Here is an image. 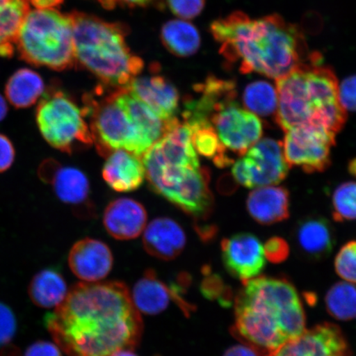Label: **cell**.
<instances>
[{
  "instance_id": "obj_1",
  "label": "cell",
  "mask_w": 356,
  "mask_h": 356,
  "mask_svg": "<svg viewBox=\"0 0 356 356\" xmlns=\"http://www.w3.org/2000/svg\"><path fill=\"white\" fill-rule=\"evenodd\" d=\"M46 326L68 356H111L139 346L144 325L121 282L79 283L46 317Z\"/></svg>"
},
{
  "instance_id": "obj_2",
  "label": "cell",
  "mask_w": 356,
  "mask_h": 356,
  "mask_svg": "<svg viewBox=\"0 0 356 356\" xmlns=\"http://www.w3.org/2000/svg\"><path fill=\"white\" fill-rule=\"evenodd\" d=\"M213 38L229 66L240 73H257L277 80L309 60L304 33L279 15L252 19L243 12L212 22Z\"/></svg>"
},
{
  "instance_id": "obj_3",
  "label": "cell",
  "mask_w": 356,
  "mask_h": 356,
  "mask_svg": "<svg viewBox=\"0 0 356 356\" xmlns=\"http://www.w3.org/2000/svg\"><path fill=\"white\" fill-rule=\"evenodd\" d=\"M235 299L236 335L268 355L305 330V315L295 287L286 280L256 277Z\"/></svg>"
},
{
  "instance_id": "obj_4",
  "label": "cell",
  "mask_w": 356,
  "mask_h": 356,
  "mask_svg": "<svg viewBox=\"0 0 356 356\" xmlns=\"http://www.w3.org/2000/svg\"><path fill=\"white\" fill-rule=\"evenodd\" d=\"M145 177L152 189L197 220L213 208L210 172L200 167L190 129L178 121L143 155Z\"/></svg>"
},
{
  "instance_id": "obj_5",
  "label": "cell",
  "mask_w": 356,
  "mask_h": 356,
  "mask_svg": "<svg viewBox=\"0 0 356 356\" xmlns=\"http://www.w3.org/2000/svg\"><path fill=\"white\" fill-rule=\"evenodd\" d=\"M275 122L286 132L305 126L321 127L337 136L345 126L346 111L339 99V84L331 67L313 52L309 60L277 80Z\"/></svg>"
},
{
  "instance_id": "obj_6",
  "label": "cell",
  "mask_w": 356,
  "mask_h": 356,
  "mask_svg": "<svg viewBox=\"0 0 356 356\" xmlns=\"http://www.w3.org/2000/svg\"><path fill=\"white\" fill-rule=\"evenodd\" d=\"M75 66L92 73L106 86L126 88L144 69L127 43L126 26L81 12L70 13Z\"/></svg>"
},
{
  "instance_id": "obj_7",
  "label": "cell",
  "mask_w": 356,
  "mask_h": 356,
  "mask_svg": "<svg viewBox=\"0 0 356 356\" xmlns=\"http://www.w3.org/2000/svg\"><path fill=\"white\" fill-rule=\"evenodd\" d=\"M22 60L62 71L75 66L72 22L56 10L29 11L15 40Z\"/></svg>"
},
{
  "instance_id": "obj_8",
  "label": "cell",
  "mask_w": 356,
  "mask_h": 356,
  "mask_svg": "<svg viewBox=\"0 0 356 356\" xmlns=\"http://www.w3.org/2000/svg\"><path fill=\"white\" fill-rule=\"evenodd\" d=\"M95 92L97 97L84 96L83 110L90 122L93 144L99 153L108 156L115 150L124 149L143 156L152 146L115 102L113 91L104 97L101 88Z\"/></svg>"
},
{
  "instance_id": "obj_9",
  "label": "cell",
  "mask_w": 356,
  "mask_h": 356,
  "mask_svg": "<svg viewBox=\"0 0 356 356\" xmlns=\"http://www.w3.org/2000/svg\"><path fill=\"white\" fill-rule=\"evenodd\" d=\"M35 122L44 140L61 152L72 154L93 144L83 108L58 89L44 93L35 111Z\"/></svg>"
},
{
  "instance_id": "obj_10",
  "label": "cell",
  "mask_w": 356,
  "mask_h": 356,
  "mask_svg": "<svg viewBox=\"0 0 356 356\" xmlns=\"http://www.w3.org/2000/svg\"><path fill=\"white\" fill-rule=\"evenodd\" d=\"M237 95L217 101L211 106L209 121L224 148L239 156L259 141L264 123L254 113L239 106Z\"/></svg>"
},
{
  "instance_id": "obj_11",
  "label": "cell",
  "mask_w": 356,
  "mask_h": 356,
  "mask_svg": "<svg viewBox=\"0 0 356 356\" xmlns=\"http://www.w3.org/2000/svg\"><path fill=\"white\" fill-rule=\"evenodd\" d=\"M289 170L282 142L265 138L233 163L232 175L238 184L255 188L280 184Z\"/></svg>"
},
{
  "instance_id": "obj_12",
  "label": "cell",
  "mask_w": 356,
  "mask_h": 356,
  "mask_svg": "<svg viewBox=\"0 0 356 356\" xmlns=\"http://www.w3.org/2000/svg\"><path fill=\"white\" fill-rule=\"evenodd\" d=\"M284 133L283 152L289 168L299 167L307 173H314L324 172L331 165L336 135L316 126L297 127Z\"/></svg>"
},
{
  "instance_id": "obj_13",
  "label": "cell",
  "mask_w": 356,
  "mask_h": 356,
  "mask_svg": "<svg viewBox=\"0 0 356 356\" xmlns=\"http://www.w3.org/2000/svg\"><path fill=\"white\" fill-rule=\"evenodd\" d=\"M221 252L227 270L243 284L257 277L266 264L264 248L251 233H238L222 239Z\"/></svg>"
},
{
  "instance_id": "obj_14",
  "label": "cell",
  "mask_w": 356,
  "mask_h": 356,
  "mask_svg": "<svg viewBox=\"0 0 356 356\" xmlns=\"http://www.w3.org/2000/svg\"><path fill=\"white\" fill-rule=\"evenodd\" d=\"M348 346L340 328L324 323L305 331L267 356H346Z\"/></svg>"
},
{
  "instance_id": "obj_15",
  "label": "cell",
  "mask_w": 356,
  "mask_h": 356,
  "mask_svg": "<svg viewBox=\"0 0 356 356\" xmlns=\"http://www.w3.org/2000/svg\"><path fill=\"white\" fill-rule=\"evenodd\" d=\"M126 88L163 121L169 122L177 118L179 92L165 77L161 75L137 76Z\"/></svg>"
},
{
  "instance_id": "obj_16",
  "label": "cell",
  "mask_w": 356,
  "mask_h": 356,
  "mask_svg": "<svg viewBox=\"0 0 356 356\" xmlns=\"http://www.w3.org/2000/svg\"><path fill=\"white\" fill-rule=\"evenodd\" d=\"M69 266L78 278L97 282L108 277L113 268V253L108 245L99 240L83 238L71 248Z\"/></svg>"
},
{
  "instance_id": "obj_17",
  "label": "cell",
  "mask_w": 356,
  "mask_h": 356,
  "mask_svg": "<svg viewBox=\"0 0 356 356\" xmlns=\"http://www.w3.org/2000/svg\"><path fill=\"white\" fill-rule=\"evenodd\" d=\"M146 222L145 209L135 200H115L104 211L106 230L115 239L130 240L139 237L145 228Z\"/></svg>"
},
{
  "instance_id": "obj_18",
  "label": "cell",
  "mask_w": 356,
  "mask_h": 356,
  "mask_svg": "<svg viewBox=\"0 0 356 356\" xmlns=\"http://www.w3.org/2000/svg\"><path fill=\"white\" fill-rule=\"evenodd\" d=\"M102 177L118 193L135 191L143 184L145 178L143 160L127 150H115L106 159L102 168Z\"/></svg>"
},
{
  "instance_id": "obj_19",
  "label": "cell",
  "mask_w": 356,
  "mask_h": 356,
  "mask_svg": "<svg viewBox=\"0 0 356 356\" xmlns=\"http://www.w3.org/2000/svg\"><path fill=\"white\" fill-rule=\"evenodd\" d=\"M184 229L169 218H158L147 226L143 236L145 251L164 261L175 259L186 246Z\"/></svg>"
},
{
  "instance_id": "obj_20",
  "label": "cell",
  "mask_w": 356,
  "mask_h": 356,
  "mask_svg": "<svg viewBox=\"0 0 356 356\" xmlns=\"http://www.w3.org/2000/svg\"><path fill=\"white\" fill-rule=\"evenodd\" d=\"M289 207V193L284 186L257 188L249 193L246 202L249 215L262 225H271L287 220Z\"/></svg>"
},
{
  "instance_id": "obj_21",
  "label": "cell",
  "mask_w": 356,
  "mask_h": 356,
  "mask_svg": "<svg viewBox=\"0 0 356 356\" xmlns=\"http://www.w3.org/2000/svg\"><path fill=\"white\" fill-rule=\"evenodd\" d=\"M113 96L115 102L126 111L151 146L165 135L169 127L175 120L163 121L143 102L134 96L127 88H115Z\"/></svg>"
},
{
  "instance_id": "obj_22",
  "label": "cell",
  "mask_w": 356,
  "mask_h": 356,
  "mask_svg": "<svg viewBox=\"0 0 356 356\" xmlns=\"http://www.w3.org/2000/svg\"><path fill=\"white\" fill-rule=\"evenodd\" d=\"M296 239L300 250L315 259L330 254L335 244L331 222L320 216L307 217L298 222Z\"/></svg>"
},
{
  "instance_id": "obj_23",
  "label": "cell",
  "mask_w": 356,
  "mask_h": 356,
  "mask_svg": "<svg viewBox=\"0 0 356 356\" xmlns=\"http://www.w3.org/2000/svg\"><path fill=\"white\" fill-rule=\"evenodd\" d=\"M131 296L134 305L140 313L157 315L168 308L172 300V291L154 270L149 269L138 280Z\"/></svg>"
},
{
  "instance_id": "obj_24",
  "label": "cell",
  "mask_w": 356,
  "mask_h": 356,
  "mask_svg": "<svg viewBox=\"0 0 356 356\" xmlns=\"http://www.w3.org/2000/svg\"><path fill=\"white\" fill-rule=\"evenodd\" d=\"M53 184L58 198L77 207L79 216L86 213V211L91 215L92 208H88L90 186L88 177L82 171L70 167L60 168Z\"/></svg>"
},
{
  "instance_id": "obj_25",
  "label": "cell",
  "mask_w": 356,
  "mask_h": 356,
  "mask_svg": "<svg viewBox=\"0 0 356 356\" xmlns=\"http://www.w3.org/2000/svg\"><path fill=\"white\" fill-rule=\"evenodd\" d=\"M68 293L63 275L59 270L47 268L39 271L29 286V295L33 304L51 309L61 304Z\"/></svg>"
},
{
  "instance_id": "obj_26",
  "label": "cell",
  "mask_w": 356,
  "mask_h": 356,
  "mask_svg": "<svg viewBox=\"0 0 356 356\" xmlns=\"http://www.w3.org/2000/svg\"><path fill=\"white\" fill-rule=\"evenodd\" d=\"M185 122L190 128L191 142L195 152L212 160L218 168L233 165L232 157L229 155L218 137L215 129L209 121Z\"/></svg>"
},
{
  "instance_id": "obj_27",
  "label": "cell",
  "mask_w": 356,
  "mask_h": 356,
  "mask_svg": "<svg viewBox=\"0 0 356 356\" xmlns=\"http://www.w3.org/2000/svg\"><path fill=\"white\" fill-rule=\"evenodd\" d=\"M44 88L43 80L37 72L29 69H21L8 79L6 95L15 108H28L41 97Z\"/></svg>"
},
{
  "instance_id": "obj_28",
  "label": "cell",
  "mask_w": 356,
  "mask_h": 356,
  "mask_svg": "<svg viewBox=\"0 0 356 356\" xmlns=\"http://www.w3.org/2000/svg\"><path fill=\"white\" fill-rule=\"evenodd\" d=\"M162 42L172 54L188 57L195 54L200 46L198 30L184 19L172 20L163 26L160 34Z\"/></svg>"
},
{
  "instance_id": "obj_29",
  "label": "cell",
  "mask_w": 356,
  "mask_h": 356,
  "mask_svg": "<svg viewBox=\"0 0 356 356\" xmlns=\"http://www.w3.org/2000/svg\"><path fill=\"white\" fill-rule=\"evenodd\" d=\"M29 11L25 0H0V56H12L17 33Z\"/></svg>"
},
{
  "instance_id": "obj_30",
  "label": "cell",
  "mask_w": 356,
  "mask_h": 356,
  "mask_svg": "<svg viewBox=\"0 0 356 356\" xmlns=\"http://www.w3.org/2000/svg\"><path fill=\"white\" fill-rule=\"evenodd\" d=\"M245 108L261 118L275 115L278 106L277 88L264 80L249 83L243 95Z\"/></svg>"
},
{
  "instance_id": "obj_31",
  "label": "cell",
  "mask_w": 356,
  "mask_h": 356,
  "mask_svg": "<svg viewBox=\"0 0 356 356\" xmlns=\"http://www.w3.org/2000/svg\"><path fill=\"white\" fill-rule=\"evenodd\" d=\"M326 306L334 318L344 321L356 318V286L347 282L334 284L327 293Z\"/></svg>"
},
{
  "instance_id": "obj_32",
  "label": "cell",
  "mask_w": 356,
  "mask_h": 356,
  "mask_svg": "<svg viewBox=\"0 0 356 356\" xmlns=\"http://www.w3.org/2000/svg\"><path fill=\"white\" fill-rule=\"evenodd\" d=\"M332 217L337 222L356 220V181L338 186L332 195Z\"/></svg>"
},
{
  "instance_id": "obj_33",
  "label": "cell",
  "mask_w": 356,
  "mask_h": 356,
  "mask_svg": "<svg viewBox=\"0 0 356 356\" xmlns=\"http://www.w3.org/2000/svg\"><path fill=\"white\" fill-rule=\"evenodd\" d=\"M337 273L350 283L356 284V241L347 243L335 259Z\"/></svg>"
},
{
  "instance_id": "obj_34",
  "label": "cell",
  "mask_w": 356,
  "mask_h": 356,
  "mask_svg": "<svg viewBox=\"0 0 356 356\" xmlns=\"http://www.w3.org/2000/svg\"><path fill=\"white\" fill-rule=\"evenodd\" d=\"M169 10L181 19H193L204 10L206 0H167Z\"/></svg>"
},
{
  "instance_id": "obj_35",
  "label": "cell",
  "mask_w": 356,
  "mask_h": 356,
  "mask_svg": "<svg viewBox=\"0 0 356 356\" xmlns=\"http://www.w3.org/2000/svg\"><path fill=\"white\" fill-rule=\"evenodd\" d=\"M17 331L15 314L8 307L0 302V346L10 343Z\"/></svg>"
},
{
  "instance_id": "obj_36",
  "label": "cell",
  "mask_w": 356,
  "mask_h": 356,
  "mask_svg": "<svg viewBox=\"0 0 356 356\" xmlns=\"http://www.w3.org/2000/svg\"><path fill=\"white\" fill-rule=\"evenodd\" d=\"M200 291L203 296L209 300H219L222 304H225V288L221 279L216 275H211L204 271V278L200 284Z\"/></svg>"
},
{
  "instance_id": "obj_37",
  "label": "cell",
  "mask_w": 356,
  "mask_h": 356,
  "mask_svg": "<svg viewBox=\"0 0 356 356\" xmlns=\"http://www.w3.org/2000/svg\"><path fill=\"white\" fill-rule=\"evenodd\" d=\"M264 248L266 259L274 264H282L289 255V244L282 238H270L267 240Z\"/></svg>"
},
{
  "instance_id": "obj_38",
  "label": "cell",
  "mask_w": 356,
  "mask_h": 356,
  "mask_svg": "<svg viewBox=\"0 0 356 356\" xmlns=\"http://www.w3.org/2000/svg\"><path fill=\"white\" fill-rule=\"evenodd\" d=\"M339 99L346 111L356 113V75L342 81L339 86Z\"/></svg>"
},
{
  "instance_id": "obj_39",
  "label": "cell",
  "mask_w": 356,
  "mask_h": 356,
  "mask_svg": "<svg viewBox=\"0 0 356 356\" xmlns=\"http://www.w3.org/2000/svg\"><path fill=\"white\" fill-rule=\"evenodd\" d=\"M15 159V149L11 140L0 134V172L8 170Z\"/></svg>"
},
{
  "instance_id": "obj_40",
  "label": "cell",
  "mask_w": 356,
  "mask_h": 356,
  "mask_svg": "<svg viewBox=\"0 0 356 356\" xmlns=\"http://www.w3.org/2000/svg\"><path fill=\"white\" fill-rule=\"evenodd\" d=\"M60 168V163L56 159H47L40 164L38 177L44 184H53Z\"/></svg>"
},
{
  "instance_id": "obj_41",
  "label": "cell",
  "mask_w": 356,
  "mask_h": 356,
  "mask_svg": "<svg viewBox=\"0 0 356 356\" xmlns=\"http://www.w3.org/2000/svg\"><path fill=\"white\" fill-rule=\"evenodd\" d=\"M24 356H62L59 347L49 341H39L31 345Z\"/></svg>"
},
{
  "instance_id": "obj_42",
  "label": "cell",
  "mask_w": 356,
  "mask_h": 356,
  "mask_svg": "<svg viewBox=\"0 0 356 356\" xmlns=\"http://www.w3.org/2000/svg\"><path fill=\"white\" fill-rule=\"evenodd\" d=\"M99 2L106 10H113L118 6L144 7L149 3L151 0H99Z\"/></svg>"
},
{
  "instance_id": "obj_43",
  "label": "cell",
  "mask_w": 356,
  "mask_h": 356,
  "mask_svg": "<svg viewBox=\"0 0 356 356\" xmlns=\"http://www.w3.org/2000/svg\"><path fill=\"white\" fill-rule=\"evenodd\" d=\"M224 356H258V354L251 346L238 345L227 350Z\"/></svg>"
},
{
  "instance_id": "obj_44",
  "label": "cell",
  "mask_w": 356,
  "mask_h": 356,
  "mask_svg": "<svg viewBox=\"0 0 356 356\" xmlns=\"http://www.w3.org/2000/svg\"><path fill=\"white\" fill-rule=\"evenodd\" d=\"M35 10H54L56 7L60 6L64 0H29Z\"/></svg>"
},
{
  "instance_id": "obj_45",
  "label": "cell",
  "mask_w": 356,
  "mask_h": 356,
  "mask_svg": "<svg viewBox=\"0 0 356 356\" xmlns=\"http://www.w3.org/2000/svg\"><path fill=\"white\" fill-rule=\"evenodd\" d=\"M0 356H21L20 350L15 346L6 345L0 353Z\"/></svg>"
},
{
  "instance_id": "obj_46",
  "label": "cell",
  "mask_w": 356,
  "mask_h": 356,
  "mask_svg": "<svg viewBox=\"0 0 356 356\" xmlns=\"http://www.w3.org/2000/svg\"><path fill=\"white\" fill-rule=\"evenodd\" d=\"M8 113V105L3 96L0 95V122L6 118Z\"/></svg>"
},
{
  "instance_id": "obj_47",
  "label": "cell",
  "mask_w": 356,
  "mask_h": 356,
  "mask_svg": "<svg viewBox=\"0 0 356 356\" xmlns=\"http://www.w3.org/2000/svg\"><path fill=\"white\" fill-rule=\"evenodd\" d=\"M111 356H138L132 350L124 349L118 351Z\"/></svg>"
},
{
  "instance_id": "obj_48",
  "label": "cell",
  "mask_w": 356,
  "mask_h": 356,
  "mask_svg": "<svg viewBox=\"0 0 356 356\" xmlns=\"http://www.w3.org/2000/svg\"><path fill=\"white\" fill-rule=\"evenodd\" d=\"M348 168L350 175L356 177V158L350 160Z\"/></svg>"
}]
</instances>
